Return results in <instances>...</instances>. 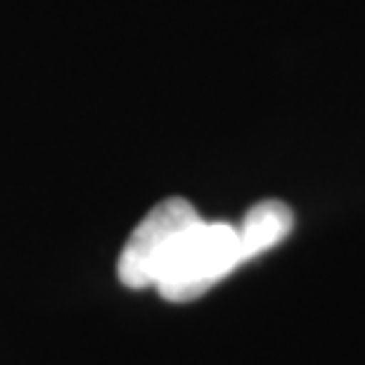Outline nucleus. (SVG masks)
I'll list each match as a JSON object with an SVG mask.
<instances>
[{"label":"nucleus","instance_id":"1","mask_svg":"<svg viewBox=\"0 0 365 365\" xmlns=\"http://www.w3.org/2000/svg\"><path fill=\"white\" fill-rule=\"evenodd\" d=\"M242 264L237 225L200 221L176 245L155 289L166 302H195Z\"/></svg>","mask_w":365,"mask_h":365},{"label":"nucleus","instance_id":"2","mask_svg":"<svg viewBox=\"0 0 365 365\" xmlns=\"http://www.w3.org/2000/svg\"><path fill=\"white\" fill-rule=\"evenodd\" d=\"M202 216L182 197H169L148 211V216L130 232L116 264V275L123 287H155L166 261L176 250L182 235L200 223Z\"/></svg>","mask_w":365,"mask_h":365},{"label":"nucleus","instance_id":"3","mask_svg":"<svg viewBox=\"0 0 365 365\" xmlns=\"http://www.w3.org/2000/svg\"><path fill=\"white\" fill-rule=\"evenodd\" d=\"M294 228V214L280 200H264L247 211L242 223L237 225L240 250L247 261L259 259L261 254L271 252L282 240L289 237Z\"/></svg>","mask_w":365,"mask_h":365}]
</instances>
